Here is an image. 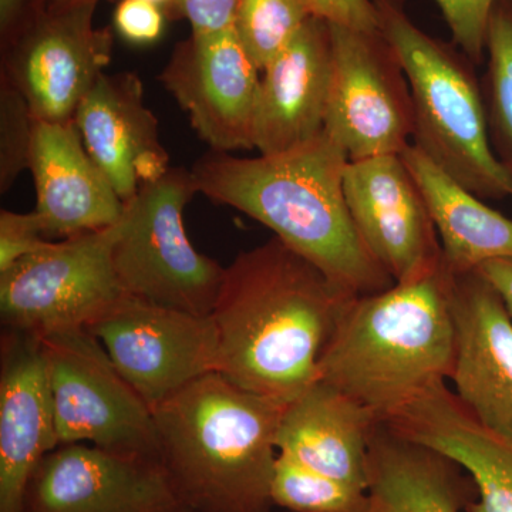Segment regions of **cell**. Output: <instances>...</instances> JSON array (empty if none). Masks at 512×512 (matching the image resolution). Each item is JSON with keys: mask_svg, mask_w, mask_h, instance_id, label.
<instances>
[{"mask_svg": "<svg viewBox=\"0 0 512 512\" xmlns=\"http://www.w3.org/2000/svg\"><path fill=\"white\" fill-rule=\"evenodd\" d=\"M357 293L279 238L225 266L212 311L217 372L258 396L291 403L319 380V362Z\"/></svg>", "mask_w": 512, "mask_h": 512, "instance_id": "1", "label": "cell"}, {"mask_svg": "<svg viewBox=\"0 0 512 512\" xmlns=\"http://www.w3.org/2000/svg\"><path fill=\"white\" fill-rule=\"evenodd\" d=\"M348 153L325 130L302 146L256 158L202 156L197 192L261 222L275 237L357 295L396 284L357 231L343 190Z\"/></svg>", "mask_w": 512, "mask_h": 512, "instance_id": "2", "label": "cell"}, {"mask_svg": "<svg viewBox=\"0 0 512 512\" xmlns=\"http://www.w3.org/2000/svg\"><path fill=\"white\" fill-rule=\"evenodd\" d=\"M453 279L436 269L357 296L319 362L329 384L384 421L453 375L457 353Z\"/></svg>", "mask_w": 512, "mask_h": 512, "instance_id": "3", "label": "cell"}, {"mask_svg": "<svg viewBox=\"0 0 512 512\" xmlns=\"http://www.w3.org/2000/svg\"><path fill=\"white\" fill-rule=\"evenodd\" d=\"M286 403L208 373L153 409L157 460L190 512H272Z\"/></svg>", "mask_w": 512, "mask_h": 512, "instance_id": "4", "label": "cell"}, {"mask_svg": "<svg viewBox=\"0 0 512 512\" xmlns=\"http://www.w3.org/2000/svg\"><path fill=\"white\" fill-rule=\"evenodd\" d=\"M379 29L396 50L409 80L413 146L487 201L512 198V177L495 157L476 64L453 42L420 29L404 0H373Z\"/></svg>", "mask_w": 512, "mask_h": 512, "instance_id": "5", "label": "cell"}, {"mask_svg": "<svg viewBox=\"0 0 512 512\" xmlns=\"http://www.w3.org/2000/svg\"><path fill=\"white\" fill-rule=\"evenodd\" d=\"M194 194L191 170L181 167L143 185L126 204L113 265L124 295L211 316L225 268L197 251L185 231L184 210Z\"/></svg>", "mask_w": 512, "mask_h": 512, "instance_id": "6", "label": "cell"}, {"mask_svg": "<svg viewBox=\"0 0 512 512\" xmlns=\"http://www.w3.org/2000/svg\"><path fill=\"white\" fill-rule=\"evenodd\" d=\"M120 222L49 241L0 272V315L6 330L42 339L87 329L123 298L113 265Z\"/></svg>", "mask_w": 512, "mask_h": 512, "instance_id": "7", "label": "cell"}, {"mask_svg": "<svg viewBox=\"0 0 512 512\" xmlns=\"http://www.w3.org/2000/svg\"><path fill=\"white\" fill-rule=\"evenodd\" d=\"M49 372L57 439L156 458L153 410L86 329L40 339Z\"/></svg>", "mask_w": 512, "mask_h": 512, "instance_id": "8", "label": "cell"}, {"mask_svg": "<svg viewBox=\"0 0 512 512\" xmlns=\"http://www.w3.org/2000/svg\"><path fill=\"white\" fill-rule=\"evenodd\" d=\"M332 79L325 128L349 161L402 154L412 144L414 110L409 80L380 30L330 23Z\"/></svg>", "mask_w": 512, "mask_h": 512, "instance_id": "9", "label": "cell"}, {"mask_svg": "<svg viewBox=\"0 0 512 512\" xmlns=\"http://www.w3.org/2000/svg\"><path fill=\"white\" fill-rule=\"evenodd\" d=\"M86 330L151 410L217 372L218 335L212 316L124 295Z\"/></svg>", "mask_w": 512, "mask_h": 512, "instance_id": "10", "label": "cell"}, {"mask_svg": "<svg viewBox=\"0 0 512 512\" xmlns=\"http://www.w3.org/2000/svg\"><path fill=\"white\" fill-rule=\"evenodd\" d=\"M96 8H47L2 46L0 79L25 97L37 121H73L77 107L110 66L114 33L94 26Z\"/></svg>", "mask_w": 512, "mask_h": 512, "instance_id": "11", "label": "cell"}, {"mask_svg": "<svg viewBox=\"0 0 512 512\" xmlns=\"http://www.w3.org/2000/svg\"><path fill=\"white\" fill-rule=\"evenodd\" d=\"M158 80L211 151L254 150L252 124L261 77L234 29L191 33L175 46Z\"/></svg>", "mask_w": 512, "mask_h": 512, "instance_id": "12", "label": "cell"}, {"mask_svg": "<svg viewBox=\"0 0 512 512\" xmlns=\"http://www.w3.org/2000/svg\"><path fill=\"white\" fill-rule=\"evenodd\" d=\"M343 190L360 237L394 282L443 262L439 234L402 154L349 161Z\"/></svg>", "mask_w": 512, "mask_h": 512, "instance_id": "13", "label": "cell"}, {"mask_svg": "<svg viewBox=\"0 0 512 512\" xmlns=\"http://www.w3.org/2000/svg\"><path fill=\"white\" fill-rule=\"evenodd\" d=\"M26 512H190L156 458L62 444L36 468Z\"/></svg>", "mask_w": 512, "mask_h": 512, "instance_id": "14", "label": "cell"}, {"mask_svg": "<svg viewBox=\"0 0 512 512\" xmlns=\"http://www.w3.org/2000/svg\"><path fill=\"white\" fill-rule=\"evenodd\" d=\"M453 392L478 423L512 441V316L480 272L454 275Z\"/></svg>", "mask_w": 512, "mask_h": 512, "instance_id": "15", "label": "cell"}, {"mask_svg": "<svg viewBox=\"0 0 512 512\" xmlns=\"http://www.w3.org/2000/svg\"><path fill=\"white\" fill-rule=\"evenodd\" d=\"M57 446L42 342L6 330L0 366V512H26L30 480Z\"/></svg>", "mask_w": 512, "mask_h": 512, "instance_id": "16", "label": "cell"}, {"mask_svg": "<svg viewBox=\"0 0 512 512\" xmlns=\"http://www.w3.org/2000/svg\"><path fill=\"white\" fill-rule=\"evenodd\" d=\"M73 121L84 147L124 204L171 168L156 114L147 107L144 84L136 73L101 74Z\"/></svg>", "mask_w": 512, "mask_h": 512, "instance_id": "17", "label": "cell"}, {"mask_svg": "<svg viewBox=\"0 0 512 512\" xmlns=\"http://www.w3.org/2000/svg\"><path fill=\"white\" fill-rule=\"evenodd\" d=\"M252 143L262 156L284 153L325 128L330 79V23L312 16L262 72Z\"/></svg>", "mask_w": 512, "mask_h": 512, "instance_id": "18", "label": "cell"}, {"mask_svg": "<svg viewBox=\"0 0 512 512\" xmlns=\"http://www.w3.org/2000/svg\"><path fill=\"white\" fill-rule=\"evenodd\" d=\"M30 171L46 234L73 237L119 224L126 204L84 147L74 121H36Z\"/></svg>", "mask_w": 512, "mask_h": 512, "instance_id": "19", "label": "cell"}, {"mask_svg": "<svg viewBox=\"0 0 512 512\" xmlns=\"http://www.w3.org/2000/svg\"><path fill=\"white\" fill-rule=\"evenodd\" d=\"M383 423L470 474L477 497L466 512H512V441L478 423L447 382L434 384Z\"/></svg>", "mask_w": 512, "mask_h": 512, "instance_id": "20", "label": "cell"}, {"mask_svg": "<svg viewBox=\"0 0 512 512\" xmlns=\"http://www.w3.org/2000/svg\"><path fill=\"white\" fill-rule=\"evenodd\" d=\"M377 423L355 400L316 382L286 404L276 448L320 474L369 491L370 439Z\"/></svg>", "mask_w": 512, "mask_h": 512, "instance_id": "21", "label": "cell"}, {"mask_svg": "<svg viewBox=\"0 0 512 512\" xmlns=\"http://www.w3.org/2000/svg\"><path fill=\"white\" fill-rule=\"evenodd\" d=\"M369 494L372 512H461L477 488L453 458L379 421L370 439Z\"/></svg>", "mask_w": 512, "mask_h": 512, "instance_id": "22", "label": "cell"}, {"mask_svg": "<svg viewBox=\"0 0 512 512\" xmlns=\"http://www.w3.org/2000/svg\"><path fill=\"white\" fill-rule=\"evenodd\" d=\"M402 158L429 208L451 274L476 271L493 259L512 258L511 218L488 207L413 144Z\"/></svg>", "mask_w": 512, "mask_h": 512, "instance_id": "23", "label": "cell"}, {"mask_svg": "<svg viewBox=\"0 0 512 512\" xmlns=\"http://www.w3.org/2000/svg\"><path fill=\"white\" fill-rule=\"evenodd\" d=\"M481 90L495 157L512 177V0H497L488 20Z\"/></svg>", "mask_w": 512, "mask_h": 512, "instance_id": "24", "label": "cell"}, {"mask_svg": "<svg viewBox=\"0 0 512 512\" xmlns=\"http://www.w3.org/2000/svg\"><path fill=\"white\" fill-rule=\"evenodd\" d=\"M271 495L275 507L289 512H372L369 491L320 474L279 453Z\"/></svg>", "mask_w": 512, "mask_h": 512, "instance_id": "25", "label": "cell"}, {"mask_svg": "<svg viewBox=\"0 0 512 512\" xmlns=\"http://www.w3.org/2000/svg\"><path fill=\"white\" fill-rule=\"evenodd\" d=\"M311 18L303 0H239L232 29L259 72H264Z\"/></svg>", "mask_w": 512, "mask_h": 512, "instance_id": "26", "label": "cell"}, {"mask_svg": "<svg viewBox=\"0 0 512 512\" xmlns=\"http://www.w3.org/2000/svg\"><path fill=\"white\" fill-rule=\"evenodd\" d=\"M36 119L28 101L0 79V192L6 194L23 171L30 170Z\"/></svg>", "mask_w": 512, "mask_h": 512, "instance_id": "27", "label": "cell"}, {"mask_svg": "<svg viewBox=\"0 0 512 512\" xmlns=\"http://www.w3.org/2000/svg\"><path fill=\"white\" fill-rule=\"evenodd\" d=\"M453 43L474 64L484 63L488 20L497 0H434Z\"/></svg>", "mask_w": 512, "mask_h": 512, "instance_id": "28", "label": "cell"}, {"mask_svg": "<svg viewBox=\"0 0 512 512\" xmlns=\"http://www.w3.org/2000/svg\"><path fill=\"white\" fill-rule=\"evenodd\" d=\"M45 227L36 211L20 214L0 211V272L45 247Z\"/></svg>", "mask_w": 512, "mask_h": 512, "instance_id": "29", "label": "cell"}, {"mask_svg": "<svg viewBox=\"0 0 512 512\" xmlns=\"http://www.w3.org/2000/svg\"><path fill=\"white\" fill-rule=\"evenodd\" d=\"M167 15L148 0H120L114 9L113 26L117 35L130 45H154L164 35Z\"/></svg>", "mask_w": 512, "mask_h": 512, "instance_id": "30", "label": "cell"}, {"mask_svg": "<svg viewBox=\"0 0 512 512\" xmlns=\"http://www.w3.org/2000/svg\"><path fill=\"white\" fill-rule=\"evenodd\" d=\"M239 0H178L173 19H187L192 35L234 28Z\"/></svg>", "mask_w": 512, "mask_h": 512, "instance_id": "31", "label": "cell"}, {"mask_svg": "<svg viewBox=\"0 0 512 512\" xmlns=\"http://www.w3.org/2000/svg\"><path fill=\"white\" fill-rule=\"evenodd\" d=\"M315 18L333 25L346 26L365 32H377V16L373 0H303Z\"/></svg>", "mask_w": 512, "mask_h": 512, "instance_id": "32", "label": "cell"}, {"mask_svg": "<svg viewBox=\"0 0 512 512\" xmlns=\"http://www.w3.org/2000/svg\"><path fill=\"white\" fill-rule=\"evenodd\" d=\"M49 5L50 0H0V45H8Z\"/></svg>", "mask_w": 512, "mask_h": 512, "instance_id": "33", "label": "cell"}, {"mask_svg": "<svg viewBox=\"0 0 512 512\" xmlns=\"http://www.w3.org/2000/svg\"><path fill=\"white\" fill-rule=\"evenodd\" d=\"M477 271L493 285L512 316V258L493 259L478 266Z\"/></svg>", "mask_w": 512, "mask_h": 512, "instance_id": "34", "label": "cell"}, {"mask_svg": "<svg viewBox=\"0 0 512 512\" xmlns=\"http://www.w3.org/2000/svg\"><path fill=\"white\" fill-rule=\"evenodd\" d=\"M101 0H50L49 9L66 10L79 8V6H97Z\"/></svg>", "mask_w": 512, "mask_h": 512, "instance_id": "35", "label": "cell"}, {"mask_svg": "<svg viewBox=\"0 0 512 512\" xmlns=\"http://www.w3.org/2000/svg\"><path fill=\"white\" fill-rule=\"evenodd\" d=\"M148 2L160 6V8L164 10L165 15H167L168 18L173 19L175 6H177L178 0H148Z\"/></svg>", "mask_w": 512, "mask_h": 512, "instance_id": "36", "label": "cell"}]
</instances>
